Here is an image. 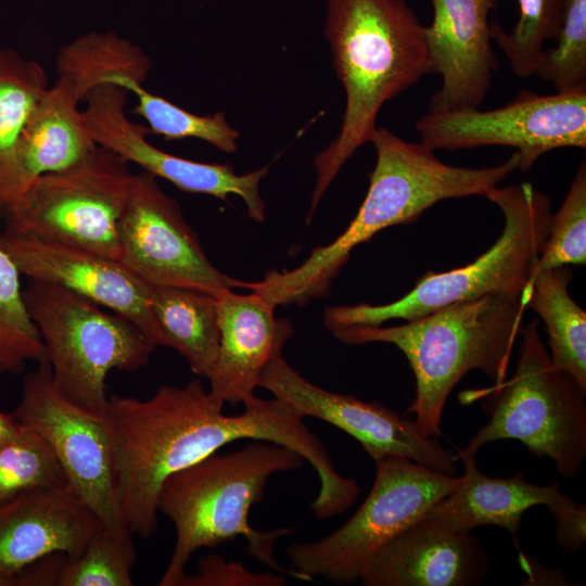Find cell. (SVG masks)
Returning a JSON list of instances; mask_svg holds the SVG:
<instances>
[{
    "label": "cell",
    "instance_id": "cell-21",
    "mask_svg": "<svg viewBox=\"0 0 586 586\" xmlns=\"http://www.w3.org/2000/svg\"><path fill=\"white\" fill-rule=\"evenodd\" d=\"M487 557L479 540L440 531L421 519L384 546L360 582L365 586H468L483 582Z\"/></svg>",
    "mask_w": 586,
    "mask_h": 586
},
{
    "label": "cell",
    "instance_id": "cell-24",
    "mask_svg": "<svg viewBox=\"0 0 586 586\" xmlns=\"http://www.w3.org/2000/svg\"><path fill=\"white\" fill-rule=\"evenodd\" d=\"M152 63L130 40L113 31H90L60 48L55 58L58 78L67 82L80 102L97 86L124 89L144 85Z\"/></svg>",
    "mask_w": 586,
    "mask_h": 586
},
{
    "label": "cell",
    "instance_id": "cell-17",
    "mask_svg": "<svg viewBox=\"0 0 586 586\" xmlns=\"http://www.w3.org/2000/svg\"><path fill=\"white\" fill-rule=\"evenodd\" d=\"M0 245L22 275L79 294L132 321L156 348L163 346L150 306L151 286L118 259L28 235L0 233Z\"/></svg>",
    "mask_w": 586,
    "mask_h": 586
},
{
    "label": "cell",
    "instance_id": "cell-3",
    "mask_svg": "<svg viewBox=\"0 0 586 586\" xmlns=\"http://www.w3.org/2000/svg\"><path fill=\"white\" fill-rule=\"evenodd\" d=\"M324 36L345 110L336 138L314 160L307 224L341 168L370 142L383 104L434 74L425 26L405 0H327Z\"/></svg>",
    "mask_w": 586,
    "mask_h": 586
},
{
    "label": "cell",
    "instance_id": "cell-16",
    "mask_svg": "<svg viewBox=\"0 0 586 586\" xmlns=\"http://www.w3.org/2000/svg\"><path fill=\"white\" fill-rule=\"evenodd\" d=\"M464 473L457 486L421 518L448 533H464L482 525H497L515 539L527 509L549 508L557 540L565 551H576L586 539V506L561 493L559 484L536 485L521 473L508 479L491 477L476 466L475 455L462 456Z\"/></svg>",
    "mask_w": 586,
    "mask_h": 586
},
{
    "label": "cell",
    "instance_id": "cell-32",
    "mask_svg": "<svg viewBox=\"0 0 586 586\" xmlns=\"http://www.w3.org/2000/svg\"><path fill=\"white\" fill-rule=\"evenodd\" d=\"M552 48H544L534 75L556 92L586 90V0H565Z\"/></svg>",
    "mask_w": 586,
    "mask_h": 586
},
{
    "label": "cell",
    "instance_id": "cell-19",
    "mask_svg": "<svg viewBox=\"0 0 586 586\" xmlns=\"http://www.w3.org/2000/svg\"><path fill=\"white\" fill-rule=\"evenodd\" d=\"M103 525L69 486L23 493L0 504V586H15L29 564L76 557Z\"/></svg>",
    "mask_w": 586,
    "mask_h": 586
},
{
    "label": "cell",
    "instance_id": "cell-8",
    "mask_svg": "<svg viewBox=\"0 0 586 586\" xmlns=\"http://www.w3.org/2000/svg\"><path fill=\"white\" fill-rule=\"evenodd\" d=\"M23 292L56 387L105 418L110 372L141 369L155 347L129 319L65 288L29 280Z\"/></svg>",
    "mask_w": 586,
    "mask_h": 586
},
{
    "label": "cell",
    "instance_id": "cell-6",
    "mask_svg": "<svg viewBox=\"0 0 586 586\" xmlns=\"http://www.w3.org/2000/svg\"><path fill=\"white\" fill-rule=\"evenodd\" d=\"M484 196L504 216L502 231L486 252L467 266L426 272L412 290L388 304L329 307L323 317L327 329L377 327L391 319H417L445 306L487 295L531 294L549 232L551 199L530 182L497 186Z\"/></svg>",
    "mask_w": 586,
    "mask_h": 586
},
{
    "label": "cell",
    "instance_id": "cell-7",
    "mask_svg": "<svg viewBox=\"0 0 586 586\" xmlns=\"http://www.w3.org/2000/svg\"><path fill=\"white\" fill-rule=\"evenodd\" d=\"M538 326L534 319L522 327L515 371L484 391L489 421L454 455L455 461L488 443L513 438L534 455L549 457L568 479L581 470L586 457V390L552 364Z\"/></svg>",
    "mask_w": 586,
    "mask_h": 586
},
{
    "label": "cell",
    "instance_id": "cell-29",
    "mask_svg": "<svg viewBox=\"0 0 586 586\" xmlns=\"http://www.w3.org/2000/svg\"><path fill=\"white\" fill-rule=\"evenodd\" d=\"M131 535L99 528L81 553L62 556L56 586H132L137 552Z\"/></svg>",
    "mask_w": 586,
    "mask_h": 586
},
{
    "label": "cell",
    "instance_id": "cell-23",
    "mask_svg": "<svg viewBox=\"0 0 586 586\" xmlns=\"http://www.w3.org/2000/svg\"><path fill=\"white\" fill-rule=\"evenodd\" d=\"M150 306L163 346L178 352L193 373L207 379L219 347L215 295L191 288L154 285Z\"/></svg>",
    "mask_w": 586,
    "mask_h": 586
},
{
    "label": "cell",
    "instance_id": "cell-14",
    "mask_svg": "<svg viewBox=\"0 0 586 586\" xmlns=\"http://www.w3.org/2000/svg\"><path fill=\"white\" fill-rule=\"evenodd\" d=\"M259 387L269 391L301 418H316L344 431L373 461L399 456L449 475L457 472L454 455L434 437L424 436L413 421L378 402H364L315 385L291 367L282 354L267 364Z\"/></svg>",
    "mask_w": 586,
    "mask_h": 586
},
{
    "label": "cell",
    "instance_id": "cell-10",
    "mask_svg": "<svg viewBox=\"0 0 586 586\" xmlns=\"http://www.w3.org/2000/svg\"><path fill=\"white\" fill-rule=\"evenodd\" d=\"M374 462L375 479L361 506L328 536L290 545L291 569L310 581L360 582L379 551L460 481L405 457L387 456Z\"/></svg>",
    "mask_w": 586,
    "mask_h": 586
},
{
    "label": "cell",
    "instance_id": "cell-25",
    "mask_svg": "<svg viewBox=\"0 0 586 586\" xmlns=\"http://www.w3.org/2000/svg\"><path fill=\"white\" fill-rule=\"evenodd\" d=\"M565 266L537 271L527 303L543 319L552 364L586 390V313L569 293Z\"/></svg>",
    "mask_w": 586,
    "mask_h": 586
},
{
    "label": "cell",
    "instance_id": "cell-1",
    "mask_svg": "<svg viewBox=\"0 0 586 586\" xmlns=\"http://www.w3.org/2000/svg\"><path fill=\"white\" fill-rule=\"evenodd\" d=\"M201 380L163 385L153 396H109L116 493L127 530L143 538L157 528L162 484L221 447L240 440L267 441L298 453L313 468L328 450L303 418L278 398L255 396L239 415H225Z\"/></svg>",
    "mask_w": 586,
    "mask_h": 586
},
{
    "label": "cell",
    "instance_id": "cell-12",
    "mask_svg": "<svg viewBox=\"0 0 586 586\" xmlns=\"http://www.w3.org/2000/svg\"><path fill=\"white\" fill-rule=\"evenodd\" d=\"M12 413L46 437L69 486L102 525L114 533H130L119 511L106 419L68 400L56 387L46 359L24 377L21 400Z\"/></svg>",
    "mask_w": 586,
    "mask_h": 586
},
{
    "label": "cell",
    "instance_id": "cell-27",
    "mask_svg": "<svg viewBox=\"0 0 586 586\" xmlns=\"http://www.w3.org/2000/svg\"><path fill=\"white\" fill-rule=\"evenodd\" d=\"M21 271L0 245V375L17 374L46 359L40 333L21 288Z\"/></svg>",
    "mask_w": 586,
    "mask_h": 586
},
{
    "label": "cell",
    "instance_id": "cell-20",
    "mask_svg": "<svg viewBox=\"0 0 586 586\" xmlns=\"http://www.w3.org/2000/svg\"><path fill=\"white\" fill-rule=\"evenodd\" d=\"M215 297L219 347L208 392L224 406H244L256 396L265 367L282 354L293 329L289 321L276 319L275 306L254 292L226 290Z\"/></svg>",
    "mask_w": 586,
    "mask_h": 586
},
{
    "label": "cell",
    "instance_id": "cell-2",
    "mask_svg": "<svg viewBox=\"0 0 586 586\" xmlns=\"http://www.w3.org/2000/svg\"><path fill=\"white\" fill-rule=\"evenodd\" d=\"M377 152L367 194L348 227L333 242L314 249L291 270H271L246 289L275 307L322 297L352 251L381 230L416 221L446 199L485 195L518 168L514 152L501 164L471 168L448 165L423 142H410L384 127L370 140Z\"/></svg>",
    "mask_w": 586,
    "mask_h": 586
},
{
    "label": "cell",
    "instance_id": "cell-33",
    "mask_svg": "<svg viewBox=\"0 0 586 586\" xmlns=\"http://www.w3.org/2000/svg\"><path fill=\"white\" fill-rule=\"evenodd\" d=\"M585 262L586 164L583 161L562 205L551 216L549 232L536 266V272L566 265H585Z\"/></svg>",
    "mask_w": 586,
    "mask_h": 586
},
{
    "label": "cell",
    "instance_id": "cell-9",
    "mask_svg": "<svg viewBox=\"0 0 586 586\" xmlns=\"http://www.w3.org/2000/svg\"><path fill=\"white\" fill-rule=\"evenodd\" d=\"M133 175L127 161L97 145L74 165L38 177L0 209L4 231L119 260V221Z\"/></svg>",
    "mask_w": 586,
    "mask_h": 586
},
{
    "label": "cell",
    "instance_id": "cell-35",
    "mask_svg": "<svg viewBox=\"0 0 586 586\" xmlns=\"http://www.w3.org/2000/svg\"><path fill=\"white\" fill-rule=\"evenodd\" d=\"M21 423L13 413H3L0 411V446L16 435Z\"/></svg>",
    "mask_w": 586,
    "mask_h": 586
},
{
    "label": "cell",
    "instance_id": "cell-4",
    "mask_svg": "<svg viewBox=\"0 0 586 586\" xmlns=\"http://www.w3.org/2000/svg\"><path fill=\"white\" fill-rule=\"evenodd\" d=\"M293 449L267 441H252L241 449L216 451L168 476L158 493L157 510L175 526L176 539L158 586H178L192 555L243 537L251 557L273 572L303 582L310 578L280 564L276 543L293 527L258 531L250 524L253 506L265 497L270 477L303 467Z\"/></svg>",
    "mask_w": 586,
    "mask_h": 586
},
{
    "label": "cell",
    "instance_id": "cell-15",
    "mask_svg": "<svg viewBox=\"0 0 586 586\" xmlns=\"http://www.w3.org/2000/svg\"><path fill=\"white\" fill-rule=\"evenodd\" d=\"M129 92L118 86L103 84L84 99L81 114L94 142L118 154L143 171L163 178L178 189L227 201L229 194L241 196L249 216L265 220V202L259 183L269 166L238 175L228 164H209L173 155L146 140L148 127L131 122L126 115Z\"/></svg>",
    "mask_w": 586,
    "mask_h": 586
},
{
    "label": "cell",
    "instance_id": "cell-11",
    "mask_svg": "<svg viewBox=\"0 0 586 586\" xmlns=\"http://www.w3.org/2000/svg\"><path fill=\"white\" fill-rule=\"evenodd\" d=\"M415 129L434 151L514 148L518 168L528 171L547 152L586 148V90L549 95L523 90L494 110L429 112L418 118Z\"/></svg>",
    "mask_w": 586,
    "mask_h": 586
},
{
    "label": "cell",
    "instance_id": "cell-22",
    "mask_svg": "<svg viewBox=\"0 0 586 586\" xmlns=\"http://www.w3.org/2000/svg\"><path fill=\"white\" fill-rule=\"evenodd\" d=\"M72 87L56 78L37 105L0 183V209L38 177L67 168L98 144L82 118Z\"/></svg>",
    "mask_w": 586,
    "mask_h": 586
},
{
    "label": "cell",
    "instance_id": "cell-5",
    "mask_svg": "<svg viewBox=\"0 0 586 586\" xmlns=\"http://www.w3.org/2000/svg\"><path fill=\"white\" fill-rule=\"evenodd\" d=\"M531 294L487 295L451 304L404 324L332 331L349 345L390 343L403 352L416 380L406 413L426 437L437 435L449 393L464 374L480 370L495 385L507 379L512 349Z\"/></svg>",
    "mask_w": 586,
    "mask_h": 586
},
{
    "label": "cell",
    "instance_id": "cell-30",
    "mask_svg": "<svg viewBox=\"0 0 586 586\" xmlns=\"http://www.w3.org/2000/svg\"><path fill=\"white\" fill-rule=\"evenodd\" d=\"M137 98L133 113L143 117L150 133L162 136L165 140L195 138L208 142L225 153L238 150L240 132L231 127L221 111L200 116L151 93L144 85L133 84L128 88Z\"/></svg>",
    "mask_w": 586,
    "mask_h": 586
},
{
    "label": "cell",
    "instance_id": "cell-13",
    "mask_svg": "<svg viewBox=\"0 0 586 586\" xmlns=\"http://www.w3.org/2000/svg\"><path fill=\"white\" fill-rule=\"evenodd\" d=\"M119 262L150 286H183L214 295L245 282L208 259L179 203L150 173L135 174L119 221Z\"/></svg>",
    "mask_w": 586,
    "mask_h": 586
},
{
    "label": "cell",
    "instance_id": "cell-18",
    "mask_svg": "<svg viewBox=\"0 0 586 586\" xmlns=\"http://www.w3.org/2000/svg\"><path fill=\"white\" fill-rule=\"evenodd\" d=\"M430 1L433 20L425 35L442 84L429 112L479 109L499 67L488 18L499 0Z\"/></svg>",
    "mask_w": 586,
    "mask_h": 586
},
{
    "label": "cell",
    "instance_id": "cell-34",
    "mask_svg": "<svg viewBox=\"0 0 586 586\" xmlns=\"http://www.w3.org/2000/svg\"><path fill=\"white\" fill-rule=\"evenodd\" d=\"M286 577L277 572H253L241 562L217 553L201 558L196 571L181 578L178 586H283Z\"/></svg>",
    "mask_w": 586,
    "mask_h": 586
},
{
    "label": "cell",
    "instance_id": "cell-26",
    "mask_svg": "<svg viewBox=\"0 0 586 586\" xmlns=\"http://www.w3.org/2000/svg\"><path fill=\"white\" fill-rule=\"evenodd\" d=\"M50 87L41 64L0 47V183L22 135Z\"/></svg>",
    "mask_w": 586,
    "mask_h": 586
},
{
    "label": "cell",
    "instance_id": "cell-28",
    "mask_svg": "<svg viewBox=\"0 0 586 586\" xmlns=\"http://www.w3.org/2000/svg\"><path fill=\"white\" fill-rule=\"evenodd\" d=\"M69 485L50 443L21 424L0 446V504L23 493Z\"/></svg>",
    "mask_w": 586,
    "mask_h": 586
},
{
    "label": "cell",
    "instance_id": "cell-31",
    "mask_svg": "<svg viewBox=\"0 0 586 586\" xmlns=\"http://www.w3.org/2000/svg\"><path fill=\"white\" fill-rule=\"evenodd\" d=\"M565 0H518L519 18L510 31L498 21L489 22L492 40L507 56L513 74L534 75L544 43L556 37Z\"/></svg>",
    "mask_w": 586,
    "mask_h": 586
}]
</instances>
